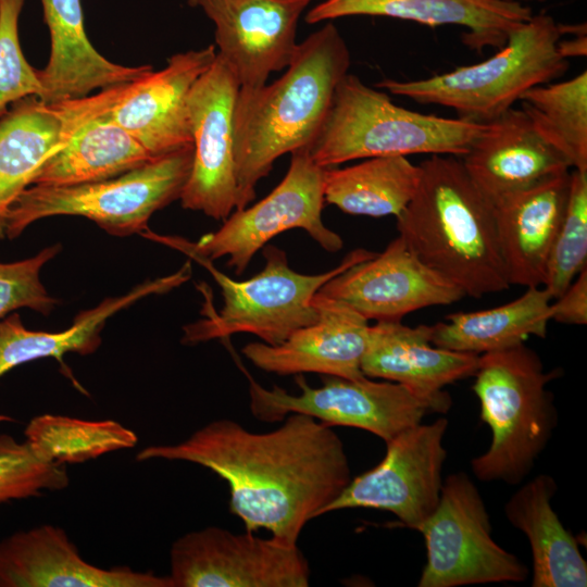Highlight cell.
<instances>
[{"label":"cell","mask_w":587,"mask_h":587,"mask_svg":"<svg viewBox=\"0 0 587 587\" xmlns=\"http://www.w3.org/2000/svg\"><path fill=\"white\" fill-rule=\"evenodd\" d=\"M278 428L254 433L229 419L208 423L186 440L141 449L136 460L201 465L229 488V510L246 530L265 528L297 545L305 524L323 515L352 479L345 446L332 426L291 413Z\"/></svg>","instance_id":"6da1fadb"},{"label":"cell","mask_w":587,"mask_h":587,"mask_svg":"<svg viewBox=\"0 0 587 587\" xmlns=\"http://www.w3.org/2000/svg\"><path fill=\"white\" fill-rule=\"evenodd\" d=\"M350 61L344 37L328 21L298 43L278 79L257 89L238 90L234 110L235 210L254 199L258 183L279 157L313 142Z\"/></svg>","instance_id":"7a4b0ae2"},{"label":"cell","mask_w":587,"mask_h":587,"mask_svg":"<svg viewBox=\"0 0 587 587\" xmlns=\"http://www.w3.org/2000/svg\"><path fill=\"white\" fill-rule=\"evenodd\" d=\"M417 189L396 217L399 235L428 267L480 298L510 287L491 203L461 159L433 154L421 164Z\"/></svg>","instance_id":"3957f363"},{"label":"cell","mask_w":587,"mask_h":587,"mask_svg":"<svg viewBox=\"0 0 587 587\" xmlns=\"http://www.w3.org/2000/svg\"><path fill=\"white\" fill-rule=\"evenodd\" d=\"M488 127L465 118L423 114L395 104L385 91L347 73L326 118L305 148L321 167L374 157H462Z\"/></svg>","instance_id":"277c9868"},{"label":"cell","mask_w":587,"mask_h":587,"mask_svg":"<svg viewBox=\"0 0 587 587\" xmlns=\"http://www.w3.org/2000/svg\"><path fill=\"white\" fill-rule=\"evenodd\" d=\"M559 374L546 372L524 342L479 355L472 389L492 435L487 451L471 461L479 480L516 485L533 470L558 424L547 385Z\"/></svg>","instance_id":"5b68a950"},{"label":"cell","mask_w":587,"mask_h":587,"mask_svg":"<svg viewBox=\"0 0 587 587\" xmlns=\"http://www.w3.org/2000/svg\"><path fill=\"white\" fill-rule=\"evenodd\" d=\"M560 23L547 13L533 14L487 60L424 79H383L376 87L421 104L454 110L459 117L490 123L530 88L551 83L569 68L558 52Z\"/></svg>","instance_id":"8992f818"},{"label":"cell","mask_w":587,"mask_h":587,"mask_svg":"<svg viewBox=\"0 0 587 587\" xmlns=\"http://www.w3.org/2000/svg\"><path fill=\"white\" fill-rule=\"evenodd\" d=\"M192 157L193 147L188 146L104 180L30 185L8 212L7 238H16L34 222L54 215L87 217L115 236L143 233L154 212L180 198Z\"/></svg>","instance_id":"52a82bcc"},{"label":"cell","mask_w":587,"mask_h":587,"mask_svg":"<svg viewBox=\"0 0 587 587\" xmlns=\"http://www.w3.org/2000/svg\"><path fill=\"white\" fill-rule=\"evenodd\" d=\"M365 249L349 252L335 268L305 275L290 268L286 252L273 245L264 247V268L247 280H234L214 267L210 260L192 259L208 268L217 282L223 307L215 312L205 301L204 319L184 327V344L227 338L236 333H251L264 344L276 346L292 333L314 323L319 316L312 304L316 291L348 267L374 257Z\"/></svg>","instance_id":"ba28073f"},{"label":"cell","mask_w":587,"mask_h":587,"mask_svg":"<svg viewBox=\"0 0 587 587\" xmlns=\"http://www.w3.org/2000/svg\"><path fill=\"white\" fill-rule=\"evenodd\" d=\"M325 170L311 160L305 148L297 150L291 153L285 177L271 193L251 207L234 210L216 232L205 234L196 243L152 233L142 235L190 258L212 261L228 257L227 265L236 274H242L255 252L274 236L291 228L304 229L324 250L337 252L342 239L322 220Z\"/></svg>","instance_id":"9c48e42d"},{"label":"cell","mask_w":587,"mask_h":587,"mask_svg":"<svg viewBox=\"0 0 587 587\" xmlns=\"http://www.w3.org/2000/svg\"><path fill=\"white\" fill-rule=\"evenodd\" d=\"M242 370L249 382L250 411L262 422H280L300 413L329 426L367 430L387 442L419 425L425 414L445 413L451 405V400L427 398L402 384L374 382L366 376L348 379L324 375L323 385L314 388L298 374L300 394L290 395L276 385L266 389Z\"/></svg>","instance_id":"30bf717a"},{"label":"cell","mask_w":587,"mask_h":587,"mask_svg":"<svg viewBox=\"0 0 587 587\" xmlns=\"http://www.w3.org/2000/svg\"><path fill=\"white\" fill-rule=\"evenodd\" d=\"M417 532L424 537L427 555L419 587L521 583L528 577L516 555L491 537L485 502L464 472L444 480L436 509Z\"/></svg>","instance_id":"8fae6325"},{"label":"cell","mask_w":587,"mask_h":587,"mask_svg":"<svg viewBox=\"0 0 587 587\" xmlns=\"http://www.w3.org/2000/svg\"><path fill=\"white\" fill-rule=\"evenodd\" d=\"M167 576L172 587H307L311 570L297 545L209 526L172 544Z\"/></svg>","instance_id":"7c38bea8"},{"label":"cell","mask_w":587,"mask_h":587,"mask_svg":"<svg viewBox=\"0 0 587 587\" xmlns=\"http://www.w3.org/2000/svg\"><path fill=\"white\" fill-rule=\"evenodd\" d=\"M448 421L419 424L386 442L384 459L352 478L324 514L352 508L385 510L417 530L436 509L447 457L444 437Z\"/></svg>","instance_id":"4fadbf2b"},{"label":"cell","mask_w":587,"mask_h":587,"mask_svg":"<svg viewBox=\"0 0 587 587\" xmlns=\"http://www.w3.org/2000/svg\"><path fill=\"white\" fill-rule=\"evenodd\" d=\"M238 79L217 53L188 96L193 157L180 195L184 209L225 220L236 209L234 110Z\"/></svg>","instance_id":"5bb4252c"},{"label":"cell","mask_w":587,"mask_h":587,"mask_svg":"<svg viewBox=\"0 0 587 587\" xmlns=\"http://www.w3.org/2000/svg\"><path fill=\"white\" fill-rule=\"evenodd\" d=\"M366 320L401 321L414 311L449 305L465 295L422 262L399 235L386 249L327 280L314 295Z\"/></svg>","instance_id":"9a60e30c"},{"label":"cell","mask_w":587,"mask_h":587,"mask_svg":"<svg viewBox=\"0 0 587 587\" xmlns=\"http://www.w3.org/2000/svg\"><path fill=\"white\" fill-rule=\"evenodd\" d=\"M311 0H202L214 24L217 53L235 73L240 90L267 83L290 63L297 26Z\"/></svg>","instance_id":"2e32d148"},{"label":"cell","mask_w":587,"mask_h":587,"mask_svg":"<svg viewBox=\"0 0 587 587\" xmlns=\"http://www.w3.org/2000/svg\"><path fill=\"white\" fill-rule=\"evenodd\" d=\"M216 54L210 45L170 57L162 70L127 84L110 116L154 158L192 146L188 96Z\"/></svg>","instance_id":"e0dca14e"},{"label":"cell","mask_w":587,"mask_h":587,"mask_svg":"<svg viewBox=\"0 0 587 587\" xmlns=\"http://www.w3.org/2000/svg\"><path fill=\"white\" fill-rule=\"evenodd\" d=\"M104 107L99 92L55 103L29 96L0 117V240L7 238L12 203L32 185L40 165Z\"/></svg>","instance_id":"ac0fdd59"},{"label":"cell","mask_w":587,"mask_h":587,"mask_svg":"<svg viewBox=\"0 0 587 587\" xmlns=\"http://www.w3.org/2000/svg\"><path fill=\"white\" fill-rule=\"evenodd\" d=\"M0 587H172L168 576L88 563L66 532L43 524L0 540Z\"/></svg>","instance_id":"d6986e66"},{"label":"cell","mask_w":587,"mask_h":587,"mask_svg":"<svg viewBox=\"0 0 587 587\" xmlns=\"http://www.w3.org/2000/svg\"><path fill=\"white\" fill-rule=\"evenodd\" d=\"M316 321L299 328L276 346L250 342L243 355L257 367L277 375L316 373L348 379L365 375L361 362L366 348L369 320L337 301L316 296Z\"/></svg>","instance_id":"ffe728a7"},{"label":"cell","mask_w":587,"mask_h":587,"mask_svg":"<svg viewBox=\"0 0 587 587\" xmlns=\"http://www.w3.org/2000/svg\"><path fill=\"white\" fill-rule=\"evenodd\" d=\"M461 162L491 205L571 168L565 158L536 130L526 113L515 108L488 123Z\"/></svg>","instance_id":"44dd1931"},{"label":"cell","mask_w":587,"mask_h":587,"mask_svg":"<svg viewBox=\"0 0 587 587\" xmlns=\"http://www.w3.org/2000/svg\"><path fill=\"white\" fill-rule=\"evenodd\" d=\"M353 15H372L437 27L464 28L461 40L472 50L499 49L533 11L529 5L503 0H323L304 17L308 24Z\"/></svg>","instance_id":"7402d4cb"},{"label":"cell","mask_w":587,"mask_h":587,"mask_svg":"<svg viewBox=\"0 0 587 587\" xmlns=\"http://www.w3.org/2000/svg\"><path fill=\"white\" fill-rule=\"evenodd\" d=\"M571 172L566 171L492 204L510 285L544 286L550 250L566 207Z\"/></svg>","instance_id":"603a6c76"},{"label":"cell","mask_w":587,"mask_h":587,"mask_svg":"<svg viewBox=\"0 0 587 587\" xmlns=\"http://www.w3.org/2000/svg\"><path fill=\"white\" fill-rule=\"evenodd\" d=\"M432 326L410 327L401 321L370 326L361 371L366 377L402 384L427 398L451 400L442 388L473 376L479 355L436 347Z\"/></svg>","instance_id":"cb8c5ba5"},{"label":"cell","mask_w":587,"mask_h":587,"mask_svg":"<svg viewBox=\"0 0 587 587\" xmlns=\"http://www.w3.org/2000/svg\"><path fill=\"white\" fill-rule=\"evenodd\" d=\"M51 50L47 65L37 70L46 103L83 98L97 89L128 84L153 66H125L100 54L89 41L80 0H40Z\"/></svg>","instance_id":"d4e9b609"},{"label":"cell","mask_w":587,"mask_h":587,"mask_svg":"<svg viewBox=\"0 0 587 587\" xmlns=\"http://www.w3.org/2000/svg\"><path fill=\"white\" fill-rule=\"evenodd\" d=\"M190 264L186 262L176 273L146 282L120 297H111L97 307L82 311L73 325L59 333L27 329L17 313L0 320V377L24 363L43 358H54L62 363L67 352L87 355L100 344V334L109 317L137 300L152 294H163L190 278Z\"/></svg>","instance_id":"484cf974"},{"label":"cell","mask_w":587,"mask_h":587,"mask_svg":"<svg viewBox=\"0 0 587 587\" xmlns=\"http://www.w3.org/2000/svg\"><path fill=\"white\" fill-rule=\"evenodd\" d=\"M558 489L554 478L540 474L508 500V521L528 539L533 558L532 587H585L587 562L576 538L551 507Z\"/></svg>","instance_id":"4316f807"},{"label":"cell","mask_w":587,"mask_h":587,"mask_svg":"<svg viewBox=\"0 0 587 587\" xmlns=\"http://www.w3.org/2000/svg\"><path fill=\"white\" fill-rule=\"evenodd\" d=\"M110 109L82 124L58 151L49 155L36 172L32 185L71 186L104 180L155 159L110 116Z\"/></svg>","instance_id":"83f0119b"},{"label":"cell","mask_w":587,"mask_h":587,"mask_svg":"<svg viewBox=\"0 0 587 587\" xmlns=\"http://www.w3.org/2000/svg\"><path fill=\"white\" fill-rule=\"evenodd\" d=\"M551 297L542 287H528L517 299L497 308L458 312L432 326L434 346L477 355L517 346L529 336L545 338Z\"/></svg>","instance_id":"f1b7e54d"},{"label":"cell","mask_w":587,"mask_h":587,"mask_svg":"<svg viewBox=\"0 0 587 587\" xmlns=\"http://www.w3.org/2000/svg\"><path fill=\"white\" fill-rule=\"evenodd\" d=\"M420 165L407 157H374L344 167H327L324 200L353 215L398 216L413 198Z\"/></svg>","instance_id":"f546056e"},{"label":"cell","mask_w":587,"mask_h":587,"mask_svg":"<svg viewBox=\"0 0 587 587\" xmlns=\"http://www.w3.org/2000/svg\"><path fill=\"white\" fill-rule=\"evenodd\" d=\"M520 101L536 130L571 168L587 171V72L533 87Z\"/></svg>","instance_id":"4dcf8cb0"},{"label":"cell","mask_w":587,"mask_h":587,"mask_svg":"<svg viewBox=\"0 0 587 587\" xmlns=\"http://www.w3.org/2000/svg\"><path fill=\"white\" fill-rule=\"evenodd\" d=\"M24 434L40 460L58 465L84 463L133 448L138 440L132 429L114 420L90 421L58 414L33 417Z\"/></svg>","instance_id":"1f68e13d"},{"label":"cell","mask_w":587,"mask_h":587,"mask_svg":"<svg viewBox=\"0 0 587 587\" xmlns=\"http://www.w3.org/2000/svg\"><path fill=\"white\" fill-rule=\"evenodd\" d=\"M586 264L587 171L574 170L564 215L548 258L544 288L551 299L560 297Z\"/></svg>","instance_id":"d6a6232c"},{"label":"cell","mask_w":587,"mask_h":587,"mask_svg":"<svg viewBox=\"0 0 587 587\" xmlns=\"http://www.w3.org/2000/svg\"><path fill=\"white\" fill-rule=\"evenodd\" d=\"M68 483L63 465L40 460L26 441L0 435V502L39 497Z\"/></svg>","instance_id":"836d02e7"},{"label":"cell","mask_w":587,"mask_h":587,"mask_svg":"<svg viewBox=\"0 0 587 587\" xmlns=\"http://www.w3.org/2000/svg\"><path fill=\"white\" fill-rule=\"evenodd\" d=\"M23 5L24 0H0V117L14 102L42 93L37 70L27 62L20 43Z\"/></svg>","instance_id":"e575fe53"},{"label":"cell","mask_w":587,"mask_h":587,"mask_svg":"<svg viewBox=\"0 0 587 587\" xmlns=\"http://www.w3.org/2000/svg\"><path fill=\"white\" fill-rule=\"evenodd\" d=\"M61 246L52 245L36 255L10 263H0V320L21 308L48 315L58 300L45 288L40 272Z\"/></svg>","instance_id":"d590c367"},{"label":"cell","mask_w":587,"mask_h":587,"mask_svg":"<svg viewBox=\"0 0 587 587\" xmlns=\"http://www.w3.org/2000/svg\"><path fill=\"white\" fill-rule=\"evenodd\" d=\"M550 303V321L563 324L587 323V267L584 268L565 291Z\"/></svg>","instance_id":"8d00e7d4"},{"label":"cell","mask_w":587,"mask_h":587,"mask_svg":"<svg viewBox=\"0 0 587 587\" xmlns=\"http://www.w3.org/2000/svg\"><path fill=\"white\" fill-rule=\"evenodd\" d=\"M570 39L558 41V52L566 60L570 58H582L587 54V36L586 34L571 35Z\"/></svg>","instance_id":"74e56055"},{"label":"cell","mask_w":587,"mask_h":587,"mask_svg":"<svg viewBox=\"0 0 587 587\" xmlns=\"http://www.w3.org/2000/svg\"><path fill=\"white\" fill-rule=\"evenodd\" d=\"M503 1H508V2H519V3H523V4H527L530 3V2H546L548 0H503Z\"/></svg>","instance_id":"f35d334b"},{"label":"cell","mask_w":587,"mask_h":587,"mask_svg":"<svg viewBox=\"0 0 587 587\" xmlns=\"http://www.w3.org/2000/svg\"><path fill=\"white\" fill-rule=\"evenodd\" d=\"M186 1H187V4L192 8L200 7V3L202 2V0H186Z\"/></svg>","instance_id":"ab89813d"}]
</instances>
